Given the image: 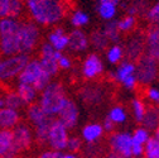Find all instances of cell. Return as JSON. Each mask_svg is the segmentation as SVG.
Instances as JSON below:
<instances>
[{"label":"cell","mask_w":159,"mask_h":158,"mask_svg":"<svg viewBox=\"0 0 159 158\" xmlns=\"http://www.w3.org/2000/svg\"><path fill=\"white\" fill-rule=\"evenodd\" d=\"M24 7L32 22L38 27L57 26L67 14L65 0H25Z\"/></svg>","instance_id":"1"},{"label":"cell","mask_w":159,"mask_h":158,"mask_svg":"<svg viewBox=\"0 0 159 158\" xmlns=\"http://www.w3.org/2000/svg\"><path fill=\"white\" fill-rule=\"evenodd\" d=\"M66 89L59 81H51L38 96V105L52 119H56L59 110L62 109L66 99Z\"/></svg>","instance_id":"2"},{"label":"cell","mask_w":159,"mask_h":158,"mask_svg":"<svg viewBox=\"0 0 159 158\" xmlns=\"http://www.w3.org/2000/svg\"><path fill=\"white\" fill-rule=\"evenodd\" d=\"M19 28L20 19H0V53L2 56H15L19 53Z\"/></svg>","instance_id":"3"},{"label":"cell","mask_w":159,"mask_h":158,"mask_svg":"<svg viewBox=\"0 0 159 158\" xmlns=\"http://www.w3.org/2000/svg\"><path fill=\"white\" fill-rule=\"evenodd\" d=\"M51 81L52 77L42 68L38 58H33V60L30 58L29 62L23 68V71L16 77V82L30 85L38 92H41Z\"/></svg>","instance_id":"4"},{"label":"cell","mask_w":159,"mask_h":158,"mask_svg":"<svg viewBox=\"0 0 159 158\" xmlns=\"http://www.w3.org/2000/svg\"><path fill=\"white\" fill-rule=\"evenodd\" d=\"M18 39H19V53L29 56L39 43L41 29L32 21H20Z\"/></svg>","instance_id":"5"},{"label":"cell","mask_w":159,"mask_h":158,"mask_svg":"<svg viewBox=\"0 0 159 158\" xmlns=\"http://www.w3.org/2000/svg\"><path fill=\"white\" fill-rule=\"evenodd\" d=\"M30 57L27 54L2 56L0 54V81L7 82L16 78L29 62Z\"/></svg>","instance_id":"6"},{"label":"cell","mask_w":159,"mask_h":158,"mask_svg":"<svg viewBox=\"0 0 159 158\" xmlns=\"http://www.w3.org/2000/svg\"><path fill=\"white\" fill-rule=\"evenodd\" d=\"M159 75V62L152 60L148 56L143 54L135 63V77L138 85L150 86Z\"/></svg>","instance_id":"7"},{"label":"cell","mask_w":159,"mask_h":158,"mask_svg":"<svg viewBox=\"0 0 159 158\" xmlns=\"http://www.w3.org/2000/svg\"><path fill=\"white\" fill-rule=\"evenodd\" d=\"M13 149L16 157L32 149L34 142L33 129L28 123H20L11 130Z\"/></svg>","instance_id":"8"},{"label":"cell","mask_w":159,"mask_h":158,"mask_svg":"<svg viewBox=\"0 0 159 158\" xmlns=\"http://www.w3.org/2000/svg\"><path fill=\"white\" fill-rule=\"evenodd\" d=\"M70 137V130L57 119L52 120L47 137V148L65 153L67 147V141Z\"/></svg>","instance_id":"9"},{"label":"cell","mask_w":159,"mask_h":158,"mask_svg":"<svg viewBox=\"0 0 159 158\" xmlns=\"http://www.w3.org/2000/svg\"><path fill=\"white\" fill-rule=\"evenodd\" d=\"M124 48V58L130 62H136L144 54L145 51V38L144 32L134 30L126 38Z\"/></svg>","instance_id":"10"},{"label":"cell","mask_w":159,"mask_h":158,"mask_svg":"<svg viewBox=\"0 0 159 158\" xmlns=\"http://www.w3.org/2000/svg\"><path fill=\"white\" fill-rule=\"evenodd\" d=\"M107 143L110 147V151L112 153H116L119 156H123L125 158H131V133L128 130H120L114 132L109 134Z\"/></svg>","instance_id":"11"},{"label":"cell","mask_w":159,"mask_h":158,"mask_svg":"<svg viewBox=\"0 0 159 158\" xmlns=\"http://www.w3.org/2000/svg\"><path fill=\"white\" fill-rule=\"evenodd\" d=\"M62 56V52L56 51L49 43L44 42L41 44L39 48V58L38 61L41 63L42 68L53 78L54 76L58 75L59 68H58V63L57 61L59 60V57Z\"/></svg>","instance_id":"12"},{"label":"cell","mask_w":159,"mask_h":158,"mask_svg":"<svg viewBox=\"0 0 159 158\" xmlns=\"http://www.w3.org/2000/svg\"><path fill=\"white\" fill-rule=\"evenodd\" d=\"M56 119L61 122L68 130H72L77 127L78 120H80V110H78L76 101L72 97L66 99V101H65L62 109L59 110Z\"/></svg>","instance_id":"13"},{"label":"cell","mask_w":159,"mask_h":158,"mask_svg":"<svg viewBox=\"0 0 159 158\" xmlns=\"http://www.w3.org/2000/svg\"><path fill=\"white\" fill-rule=\"evenodd\" d=\"M81 73L86 80H95L98 76H101L104 73V62L101 57L96 53H90L86 56L82 63Z\"/></svg>","instance_id":"14"},{"label":"cell","mask_w":159,"mask_h":158,"mask_svg":"<svg viewBox=\"0 0 159 158\" xmlns=\"http://www.w3.org/2000/svg\"><path fill=\"white\" fill-rule=\"evenodd\" d=\"M145 51L144 54L159 62V26H149L144 32Z\"/></svg>","instance_id":"15"},{"label":"cell","mask_w":159,"mask_h":158,"mask_svg":"<svg viewBox=\"0 0 159 158\" xmlns=\"http://www.w3.org/2000/svg\"><path fill=\"white\" fill-rule=\"evenodd\" d=\"M90 47L89 37L81 29H73L68 33V46L67 49L72 53H82Z\"/></svg>","instance_id":"16"},{"label":"cell","mask_w":159,"mask_h":158,"mask_svg":"<svg viewBox=\"0 0 159 158\" xmlns=\"http://www.w3.org/2000/svg\"><path fill=\"white\" fill-rule=\"evenodd\" d=\"M25 118L28 120V124L32 127V129L41 127L43 124H47V123H51L53 120L52 118H49L42 110V108L38 105V103H34L25 108Z\"/></svg>","instance_id":"17"},{"label":"cell","mask_w":159,"mask_h":158,"mask_svg":"<svg viewBox=\"0 0 159 158\" xmlns=\"http://www.w3.org/2000/svg\"><path fill=\"white\" fill-rule=\"evenodd\" d=\"M78 96L81 101L89 105L100 104L105 97V90L97 85H86L78 91Z\"/></svg>","instance_id":"18"},{"label":"cell","mask_w":159,"mask_h":158,"mask_svg":"<svg viewBox=\"0 0 159 158\" xmlns=\"http://www.w3.org/2000/svg\"><path fill=\"white\" fill-rule=\"evenodd\" d=\"M25 10L22 0H0V19L14 18L19 19Z\"/></svg>","instance_id":"19"},{"label":"cell","mask_w":159,"mask_h":158,"mask_svg":"<svg viewBox=\"0 0 159 158\" xmlns=\"http://www.w3.org/2000/svg\"><path fill=\"white\" fill-rule=\"evenodd\" d=\"M105 132L100 123H89L81 129L80 138L87 146H95L102 139Z\"/></svg>","instance_id":"20"},{"label":"cell","mask_w":159,"mask_h":158,"mask_svg":"<svg viewBox=\"0 0 159 158\" xmlns=\"http://www.w3.org/2000/svg\"><path fill=\"white\" fill-rule=\"evenodd\" d=\"M47 43H49L56 51L63 53L68 46V34L66 33L65 28L54 27L47 35Z\"/></svg>","instance_id":"21"},{"label":"cell","mask_w":159,"mask_h":158,"mask_svg":"<svg viewBox=\"0 0 159 158\" xmlns=\"http://www.w3.org/2000/svg\"><path fill=\"white\" fill-rule=\"evenodd\" d=\"M22 123V114L18 110L13 109H0V129L13 130L16 125Z\"/></svg>","instance_id":"22"},{"label":"cell","mask_w":159,"mask_h":158,"mask_svg":"<svg viewBox=\"0 0 159 158\" xmlns=\"http://www.w3.org/2000/svg\"><path fill=\"white\" fill-rule=\"evenodd\" d=\"M134 75H135V63L126 61V60L120 62L114 71H110V73H109L111 80L114 82L120 84V85L126 80V78H129Z\"/></svg>","instance_id":"23"},{"label":"cell","mask_w":159,"mask_h":158,"mask_svg":"<svg viewBox=\"0 0 159 158\" xmlns=\"http://www.w3.org/2000/svg\"><path fill=\"white\" fill-rule=\"evenodd\" d=\"M15 92L18 94L19 97H20V100L24 104V106L34 104L37 101L38 96H39V92L33 86L27 85V84H20V82H16Z\"/></svg>","instance_id":"24"},{"label":"cell","mask_w":159,"mask_h":158,"mask_svg":"<svg viewBox=\"0 0 159 158\" xmlns=\"http://www.w3.org/2000/svg\"><path fill=\"white\" fill-rule=\"evenodd\" d=\"M142 127L148 129L149 132H154L159 127V105H149L147 106L145 114L140 122Z\"/></svg>","instance_id":"25"},{"label":"cell","mask_w":159,"mask_h":158,"mask_svg":"<svg viewBox=\"0 0 159 158\" xmlns=\"http://www.w3.org/2000/svg\"><path fill=\"white\" fill-rule=\"evenodd\" d=\"M0 158H18L13 149L11 130L0 129Z\"/></svg>","instance_id":"26"},{"label":"cell","mask_w":159,"mask_h":158,"mask_svg":"<svg viewBox=\"0 0 159 158\" xmlns=\"http://www.w3.org/2000/svg\"><path fill=\"white\" fill-rule=\"evenodd\" d=\"M149 2L148 0H130V3L126 5H123V8L126 10V15H131L138 18V15L144 16L148 8H149Z\"/></svg>","instance_id":"27"},{"label":"cell","mask_w":159,"mask_h":158,"mask_svg":"<svg viewBox=\"0 0 159 158\" xmlns=\"http://www.w3.org/2000/svg\"><path fill=\"white\" fill-rule=\"evenodd\" d=\"M89 43L95 51H106L109 48L110 42L101 29L92 30L89 35Z\"/></svg>","instance_id":"28"},{"label":"cell","mask_w":159,"mask_h":158,"mask_svg":"<svg viewBox=\"0 0 159 158\" xmlns=\"http://www.w3.org/2000/svg\"><path fill=\"white\" fill-rule=\"evenodd\" d=\"M106 118L110 122H112L116 127L117 125H123L128 120V111L123 105H114L107 111Z\"/></svg>","instance_id":"29"},{"label":"cell","mask_w":159,"mask_h":158,"mask_svg":"<svg viewBox=\"0 0 159 158\" xmlns=\"http://www.w3.org/2000/svg\"><path fill=\"white\" fill-rule=\"evenodd\" d=\"M104 32V34L106 35L107 41L112 44H120V41L123 38V34L119 32V28H117V21H110V22H106L101 29Z\"/></svg>","instance_id":"30"},{"label":"cell","mask_w":159,"mask_h":158,"mask_svg":"<svg viewBox=\"0 0 159 158\" xmlns=\"http://www.w3.org/2000/svg\"><path fill=\"white\" fill-rule=\"evenodd\" d=\"M3 99H4L5 108H8V109L20 111V109L24 108V104L22 103L20 97L18 96L15 90H8V91L3 92Z\"/></svg>","instance_id":"31"},{"label":"cell","mask_w":159,"mask_h":158,"mask_svg":"<svg viewBox=\"0 0 159 158\" xmlns=\"http://www.w3.org/2000/svg\"><path fill=\"white\" fill-rule=\"evenodd\" d=\"M96 12L100 15L101 19H104L106 22H110V21H114V18L116 16L117 7L111 3H98Z\"/></svg>","instance_id":"32"},{"label":"cell","mask_w":159,"mask_h":158,"mask_svg":"<svg viewBox=\"0 0 159 158\" xmlns=\"http://www.w3.org/2000/svg\"><path fill=\"white\" fill-rule=\"evenodd\" d=\"M106 60L111 65H119L124 61V48L121 44H112L106 49Z\"/></svg>","instance_id":"33"},{"label":"cell","mask_w":159,"mask_h":158,"mask_svg":"<svg viewBox=\"0 0 159 158\" xmlns=\"http://www.w3.org/2000/svg\"><path fill=\"white\" fill-rule=\"evenodd\" d=\"M90 22V15L84 10H75L70 16V23L75 29H81L82 27L87 26Z\"/></svg>","instance_id":"34"},{"label":"cell","mask_w":159,"mask_h":158,"mask_svg":"<svg viewBox=\"0 0 159 158\" xmlns=\"http://www.w3.org/2000/svg\"><path fill=\"white\" fill-rule=\"evenodd\" d=\"M145 110H147V105L144 103L143 99L140 97H134L131 100V114L134 116V119L136 123H140L143 116L145 114Z\"/></svg>","instance_id":"35"},{"label":"cell","mask_w":159,"mask_h":158,"mask_svg":"<svg viewBox=\"0 0 159 158\" xmlns=\"http://www.w3.org/2000/svg\"><path fill=\"white\" fill-rule=\"evenodd\" d=\"M136 23H138V19L135 16H131V15H125L123 16L120 21H117V28H119V32L121 34H125V33H131L134 32L135 27H136Z\"/></svg>","instance_id":"36"},{"label":"cell","mask_w":159,"mask_h":158,"mask_svg":"<svg viewBox=\"0 0 159 158\" xmlns=\"http://www.w3.org/2000/svg\"><path fill=\"white\" fill-rule=\"evenodd\" d=\"M143 158H159V142L152 135L150 139L144 144Z\"/></svg>","instance_id":"37"},{"label":"cell","mask_w":159,"mask_h":158,"mask_svg":"<svg viewBox=\"0 0 159 158\" xmlns=\"http://www.w3.org/2000/svg\"><path fill=\"white\" fill-rule=\"evenodd\" d=\"M144 18L149 26H159V0H155L152 5H149Z\"/></svg>","instance_id":"38"},{"label":"cell","mask_w":159,"mask_h":158,"mask_svg":"<svg viewBox=\"0 0 159 158\" xmlns=\"http://www.w3.org/2000/svg\"><path fill=\"white\" fill-rule=\"evenodd\" d=\"M150 138H152V132H149L148 129L143 128L142 125L135 128L134 132L131 133V139L134 142L139 143V144H142V146H144Z\"/></svg>","instance_id":"39"},{"label":"cell","mask_w":159,"mask_h":158,"mask_svg":"<svg viewBox=\"0 0 159 158\" xmlns=\"http://www.w3.org/2000/svg\"><path fill=\"white\" fill-rule=\"evenodd\" d=\"M84 148V142L78 135H71L68 137L67 141V147H66V152L68 153H75V154H80V152Z\"/></svg>","instance_id":"40"},{"label":"cell","mask_w":159,"mask_h":158,"mask_svg":"<svg viewBox=\"0 0 159 158\" xmlns=\"http://www.w3.org/2000/svg\"><path fill=\"white\" fill-rule=\"evenodd\" d=\"M145 97L152 103V105H159V89L148 86L145 89Z\"/></svg>","instance_id":"41"},{"label":"cell","mask_w":159,"mask_h":158,"mask_svg":"<svg viewBox=\"0 0 159 158\" xmlns=\"http://www.w3.org/2000/svg\"><path fill=\"white\" fill-rule=\"evenodd\" d=\"M62 152H57L49 148H44L41 153L37 156V158H62Z\"/></svg>","instance_id":"42"},{"label":"cell","mask_w":159,"mask_h":158,"mask_svg":"<svg viewBox=\"0 0 159 158\" xmlns=\"http://www.w3.org/2000/svg\"><path fill=\"white\" fill-rule=\"evenodd\" d=\"M58 63V68L59 70H70L72 67V60H71V57L67 56V54H63L59 57V60L57 61Z\"/></svg>","instance_id":"43"},{"label":"cell","mask_w":159,"mask_h":158,"mask_svg":"<svg viewBox=\"0 0 159 158\" xmlns=\"http://www.w3.org/2000/svg\"><path fill=\"white\" fill-rule=\"evenodd\" d=\"M143 151H144V146H142V144H139V143L133 141V144H131V158L143 157Z\"/></svg>","instance_id":"44"},{"label":"cell","mask_w":159,"mask_h":158,"mask_svg":"<svg viewBox=\"0 0 159 158\" xmlns=\"http://www.w3.org/2000/svg\"><path fill=\"white\" fill-rule=\"evenodd\" d=\"M126 90H135L136 89V86H138V82H136V77H135V75L134 76H131V77H129V78H126V80L121 84Z\"/></svg>","instance_id":"45"},{"label":"cell","mask_w":159,"mask_h":158,"mask_svg":"<svg viewBox=\"0 0 159 158\" xmlns=\"http://www.w3.org/2000/svg\"><path fill=\"white\" fill-rule=\"evenodd\" d=\"M102 125V129H104V132L105 133H107V134H111V133H114L115 132V129H116V125L112 123V122H110L107 118L105 116V119H104V123L101 124Z\"/></svg>","instance_id":"46"},{"label":"cell","mask_w":159,"mask_h":158,"mask_svg":"<svg viewBox=\"0 0 159 158\" xmlns=\"http://www.w3.org/2000/svg\"><path fill=\"white\" fill-rule=\"evenodd\" d=\"M62 158H81V157H80V154H75V153H68V152H66V153L62 154Z\"/></svg>","instance_id":"47"},{"label":"cell","mask_w":159,"mask_h":158,"mask_svg":"<svg viewBox=\"0 0 159 158\" xmlns=\"http://www.w3.org/2000/svg\"><path fill=\"white\" fill-rule=\"evenodd\" d=\"M98 3H111L117 7L119 4H121V0H98Z\"/></svg>","instance_id":"48"},{"label":"cell","mask_w":159,"mask_h":158,"mask_svg":"<svg viewBox=\"0 0 159 158\" xmlns=\"http://www.w3.org/2000/svg\"><path fill=\"white\" fill-rule=\"evenodd\" d=\"M106 158H125V157H123V156H119V154L112 153V152H109V153L106 154Z\"/></svg>","instance_id":"49"},{"label":"cell","mask_w":159,"mask_h":158,"mask_svg":"<svg viewBox=\"0 0 159 158\" xmlns=\"http://www.w3.org/2000/svg\"><path fill=\"white\" fill-rule=\"evenodd\" d=\"M153 137H154L155 139H157V141L159 142V127H158V128H157V129H155V130L153 132Z\"/></svg>","instance_id":"50"},{"label":"cell","mask_w":159,"mask_h":158,"mask_svg":"<svg viewBox=\"0 0 159 158\" xmlns=\"http://www.w3.org/2000/svg\"><path fill=\"white\" fill-rule=\"evenodd\" d=\"M5 104H4V99H3V94H0V109H4Z\"/></svg>","instance_id":"51"},{"label":"cell","mask_w":159,"mask_h":158,"mask_svg":"<svg viewBox=\"0 0 159 158\" xmlns=\"http://www.w3.org/2000/svg\"><path fill=\"white\" fill-rule=\"evenodd\" d=\"M22 2H23V3H24V2H25V0H22Z\"/></svg>","instance_id":"52"},{"label":"cell","mask_w":159,"mask_h":158,"mask_svg":"<svg viewBox=\"0 0 159 158\" xmlns=\"http://www.w3.org/2000/svg\"><path fill=\"white\" fill-rule=\"evenodd\" d=\"M158 78H159V75H158Z\"/></svg>","instance_id":"53"}]
</instances>
